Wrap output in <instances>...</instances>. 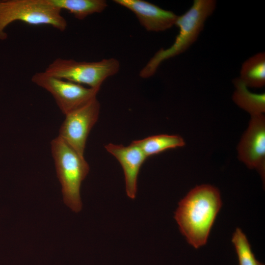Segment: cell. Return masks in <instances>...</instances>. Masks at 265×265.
<instances>
[{"instance_id": "cell-15", "label": "cell", "mask_w": 265, "mask_h": 265, "mask_svg": "<svg viewBox=\"0 0 265 265\" xmlns=\"http://www.w3.org/2000/svg\"><path fill=\"white\" fill-rule=\"evenodd\" d=\"M232 241L238 256L239 265H264L256 259L247 238L240 229H236Z\"/></svg>"}, {"instance_id": "cell-4", "label": "cell", "mask_w": 265, "mask_h": 265, "mask_svg": "<svg viewBox=\"0 0 265 265\" xmlns=\"http://www.w3.org/2000/svg\"><path fill=\"white\" fill-rule=\"evenodd\" d=\"M33 26L48 25L64 31L67 22L61 10L48 0H6L0 1V40H5L6 27L15 21Z\"/></svg>"}, {"instance_id": "cell-6", "label": "cell", "mask_w": 265, "mask_h": 265, "mask_svg": "<svg viewBox=\"0 0 265 265\" xmlns=\"http://www.w3.org/2000/svg\"><path fill=\"white\" fill-rule=\"evenodd\" d=\"M31 81L52 95L59 109L64 115L96 98L100 89L86 87L49 75L44 71L35 73L31 77Z\"/></svg>"}, {"instance_id": "cell-8", "label": "cell", "mask_w": 265, "mask_h": 265, "mask_svg": "<svg viewBox=\"0 0 265 265\" xmlns=\"http://www.w3.org/2000/svg\"><path fill=\"white\" fill-rule=\"evenodd\" d=\"M238 158L250 169H256L265 179V116L251 115L247 129L237 148Z\"/></svg>"}, {"instance_id": "cell-2", "label": "cell", "mask_w": 265, "mask_h": 265, "mask_svg": "<svg viewBox=\"0 0 265 265\" xmlns=\"http://www.w3.org/2000/svg\"><path fill=\"white\" fill-rule=\"evenodd\" d=\"M216 6L215 0H194L189 9L178 16L175 25L179 31L173 44L168 48L157 51L141 70L140 77H151L163 61L186 52L197 40Z\"/></svg>"}, {"instance_id": "cell-9", "label": "cell", "mask_w": 265, "mask_h": 265, "mask_svg": "<svg viewBox=\"0 0 265 265\" xmlns=\"http://www.w3.org/2000/svg\"><path fill=\"white\" fill-rule=\"evenodd\" d=\"M116 3L133 12L148 31L160 32L175 25L178 16L171 11L143 0H114Z\"/></svg>"}, {"instance_id": "cell-11", "label": "cell", "mask_w": 265, "mask_h": 265, "mask_svg": "<svg viewBox=\"0 0 265 265\" xmlns=\"http://www.w3.org/2000/svg\"><path fill=\"white\" fill-rule=\"evenodd\" d=\"M235 90L232 100L239 107L250 115L264 114L265 112V93L251 92L239 78L233 80Z\"/></svg>"}, {"instance_id": "cell-14", "label": "cell", "mask_w": 265, "mask_h": 265, "mask_svg": "<svg viewBox=\"0 0 265 265\" xmlns=\"http://www.w3.org/2000/svg\"><path fill=\"white\" fill-rule=\"evenodd\" d=\"M53 6L65 10L77 19L83 20L87 16L103 12L107 6L104 0H48Z\"/></svg>"}, {"instance_id": "cell-10", "label": "cell", "mask_w": 265, "mask_h": 265, "mask_svg": "<svg viewBox=\"0 0 265 265\" xmlns=\"http://www.w3.org/2000/svg\"><path fill=\"white\" fill-rule=\"evenodd\" d=\"M105 148L121 165L124 174L126 194L131 199H134L137 191L138 175L147 158L132 142L129 146L109 143L105 145Z\"/></svg>"}, {"instance_id": "cell-3", "label": "cell", "mask_w": 265, "mask_h": 265, "mask_svg": "<svg viewBox=\"0 0 265 265\" xmlns=\"http://www.w3.org/2000/svg\"><path fill=\"white\" fill-rule=\"evenodd\" d=\"M51 149L64 202L72 211L79 212L82 206L80 187L89 172V165L84 156L58 136L52 140Z\"/></svg>"}, {"instance_id": "cell-5", "label": "cell", "mask_w": 265, "mask_h": 265, "mask_svg": "<svg viewBox=\"0 0 265 265\" xmlns=\"http://www.w3.org/2000/svg\"><path fill=\"white\" fill-rule=\"evenodd\" d=\"M120 63L114 58L98 61H78L71 59L57 58L44 72L47 74L89 87L100 89L108 77L116 74Z\"/></svg>"}, {"instance_id": "cell-13", "label": "cell", "mask_w": 265, "mask_h": 265, "mask_svg": "<svg viewBox=\"0 0 265 265\" xmlns=\"http://www.w3.org/2000/svg\"><path fill=\"white\" fill-rule=\"evenodd\" d=\"M132 142L141 149L147 158L168 149L183 147L186 144L182 136L166 134L152 135Z\"/></svg>"}, {"instance_id": "cell-7", "label": "cell", "mask_w": 265, "mask_h": 265, "mask_svg": "<svg viewBox=\"0 0 265 265\" xmlns=\"http://www.w3.org/2000/svg\"><path fill=\"white\" fill-rule=\"evenodd\" d=\"M100 104L97 97L64 115L58 136L80 155L84 156L89 134L97 122Z\"/></svg>"}, {"instance_id": "cell-1", "label": "cell", "mask_w": 265, "mask_h": 265, "mask_svg": "<svg viewBox=\"0 0 265 265\" xmlns=\"http://www.w3.org/2000/svg\"><path fill=\"white\" fill-rule=\"evenodd\" d=\"M221 206L219 190L210 185L195 186L179 202L174 218L182 235L195 248L207 243Z\"/></svg>"}, {"instance_id": "cell-12", "label": "cell", "mask_w": 265, "mask_h": 265, "mask_svg": "<svg viewBox=\"0 0 265 265\" xmlns=\"http://www.w3.org/2000/svg\"><path fill=\"white\" fill-rule=\"evenodd\" d=\"M247 87L261 88L265 85V53L260 52L245 60L238 77Z\"/></svg>"}]
</instances>
